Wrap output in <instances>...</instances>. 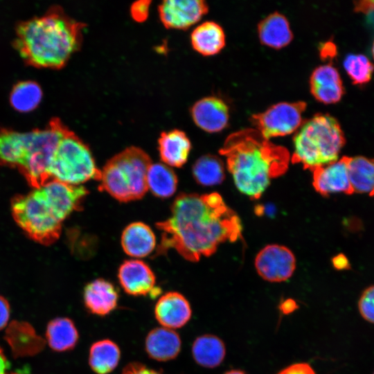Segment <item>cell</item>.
<instances>
[{"instance_id": "1", "label": "cell", "mask_w": 374, "mask_h": 374, "mask_svg": "<svg viewBox=\"0 0 374 374\" xmlns=\"http://www.w3.org/2000/svg\"><path fill=\"white\" fill-rule=\"evenodd\" d=\"M156 226L161 231L157 254L173 249L192 262L212 255L224 242L236 241L242 229L238 215L217 193H180L170 217Z\"/></svg>"}, {"instance_id": "2", "label": "cell", "mask_w": 374, "mask_h": 374, "mask_svg": "<svg viewBox=\"0 0 374 374\" xmlns=\"http://www.w3.org/2000/svg\"><path fill=\"white\" fill-rule=\"evenodd\" d=\"M85 26L53 6L44 15L18 24L13 45L26 64L60 69L80 48Z\"/></svg>"}, {"instance_id": "3", "label": "cell", "mask_w": 374, "mask_h": 374, "mask_svg": "<svg viewBox=\"0 0 374 374\" xmlns=\"http://www.w3.org/2000/svg\"><path fill=\"white\" fill-rule=\"evenodd\" d=\"M220 154L226 158L229 171L237 188L252 199H258L274 178L288 168L290 155L253 128L229 135Z\"/></svg>"}, {"instance_id": "4", "label": "cell", "mask_w": 374, "mask_h": 374, "mask_svg": "<svg viewBox=\"0 0 374 374\" xmlns=\"http://www.w3.org/2000/svg\"><path fill=\"white\" fill-rule=\"evenodd\" d=\"M69 127L57 117L43 129L19 132L0 127V165L17 169L35 188L51 180L50 166Z\"/></svg>"}, {"instance_id": "5", "label": "cell", "mask_w": 374, "mask_h": 374, "mask_svg": "<svg viewBox=\"0 0 374 374\" xmlns=\"http://www.w3.org/2000/svg\"><path fill=\"white\" fill-rule=\"evenodd\" d=\"M345 142L336 118L329 114H316L304 121L296 131L291 161L313 171L338 160Z\"/></svg>"}, {"instance_id": "6", "label": "cell", "mask_w": 374, "mask_h": 374, "mask_svg": "<svg viewBox=\"0 0 374 374\" xmlns=\"http://www.w3.org/2000/svg\"><path fill=\"white\" fill-rule=\"evenodd\" d=\"M152 163L144 150L128 147L107 161L98 188L121 202L141 199L148 190L147 173Z\"/></svg>"}, {"instance_id": "7", "label": "cell", "mask_w": 374, "mask_h": 374, "mask_svg": "<svg viewBox=\"0 0 374 374\" xmlns=\"http://www.w3.org/2000/svg\"><path fill=\"white\" fill-rule=\"evenodd\" d=\"M11 208L17 224L35 241L49 245L59 238L63 221L39 188L26 195L15 196Z\"/></svg>"}, {"instance_id": "8", "label": "cell", "mask_w": 374, "mask_h": 374, "mask_svg": "<svg viewBox=\"0 0 374 374\" xmlns=\"http://www.w3.org/2000/svg\"><path fill=\"white\" fill-rule=\"evenodd\" d=\"M49 175L51 179L81 186L91 179L99 181L101 170L98 168L89 146L69 129L57 145Z\"/></svg>"}, {"instance_id": "9", "label": "cell", "mask_w": 374, "mask_h": 374, "mask_svg": "<svg viewBox=\"0 0 374 374\" xmlns=\"http://www.w3.org/2000/svg\"><path fill=\"white\" fill-rule=\"evenodd\" d=\"M306 106L303 101L278 103L263 112L252 115L251 121L267 139L286 136L296 132L301 126Z\"/></svg>"}, {"instance_id": "10", "label": "cell", "mask_w": 374, "mask_h": 374, "mask_svg": "<svg viewBox=\"0 0 374 374\" xmlns=\"http://www.w3.org/2000/svg\"><path fill=\"white\" fill-rule=\"evenodd\" d=\"M258 274L265 280L279 283L290 278L296 268V259L287 247L269 244L259 251L255 259Z\"/></svg>"}, {"instance_id": "11", "label": "cell", "mask_w": 374, "mask_h": 374, "mask_svg": "<svg viewBox=\"0 0 374 374\" xmlns=\"http://www.w3.org/2000/svg\"><path fill=\"white\" fill-rule=\"evenodd\" d=\"M203 0H165L158 6L161 21L166 28L185 30L208 12Z\"/></svg>"}, {"instance_id": "12", "label": "cell", "mask_w": 374, "mask_h": 374, "mask_svg": "<svg viewBox=\"0 0 374 374\" xmlns=\"http://www.w3.org/2000/svg\"><path fill=\"white\" fill-rule=\"evenodd\" d=\"M118 278L123 290L130 295L156 297L160 293V289L156 287L154 272L142 260L124 261L118 269Z\"/></svg>"}, {"instance_id": "13", "label": "cell", "mask_w": 374, "mask_h": 374, "mask_svg": "<svg viewBox=\"0 0 374 374\" xmlns=\"http://www.w3.org/2000/svg\"><path fill=\"white\" fill-rule=\"evenodd\" d=\"M348 157H342L312 171L313 186L317 193L326 197L337 193L348 195L354 193L348 176Z\"/></svg>"}, {"instance_id": "14", "label": "cell", "mask_w": 374, "mask_h": 374, "mask_svg": "<svg viewBox=\"0 0 374 374\" xmlns=\"http://www.w3.org/2000/svg\"><path fill=\"white\" fill-rule=\"evenodd\" d=\"M154 312L161 326L172 330L184 326L192 316L188 301L177 292L161 295L156 303Z\"/></svg>"}, {"instance_id": "15", "label": "cell", "mask_w": 374, "mask_h": 374, "mask_svg": "<svg viewBox=\"0 0 374 374\" xmlns=\"http://www.w3.org/2000/svg\"><path fill=\"white\" fill-rule=\"evenodd\" d=\"M190 114L195 125L208 133L224 129L229 118L227 105L215 96H207L197 100L192 106Z\"/></svg>"}, {"instance_id": "16", "label": "cell", "mask_w": 374, "mask_h": 374, "mask_svg": "<svg viewBox=\"0 0 374 374\" xmlns=\"http://www.w3.org/2000/svg\"><path fill=\"white\" fill-rule=\"evenodd\" d=\"M310 87L314 98L324 104L339 102L344 93L341 76L337 69L330 64L314 69L310 75Z\"/></svg>"}, {"instance_id": "17", "label": "cell", "mask_w": 374, "mask_h": 374, "mask_svg": "<svg viewBox=\"0 0 374 374\" xmlns=\"http://www.w3.org/2000/svg\"><path fill=\"white\" fill-rule=\"evenodd\" d=\"M118 299L116 288L105 279H95L84 287V306L94 315L104 317L109 314L117 308Z\"/></svg>"}, {"instance_id": "18", "label": "cell", "mask_w": 374, "mask_h": 374, "mask_svg": "<svg viewBox=\"0 0 374 374\" xmlns=\"http://www.w3.org/2000/svg\"><path fill=\"white\" fill-rule=\"evenodd\" d=\"M181 348V338L172 329L162 326L155 328L145 337V350L147 354L158 362L174 359L179 355Z\"/></svg>"}, {"instance_id": "19", "label": "cell", "mask_w": 374, "mask_h": 374, "mask_svg": "<svg viewBox=\"0 0 374 374\" xmlns=\"http://www.w3.org/2000/svg\"><path fill=\"white\" fill-rule=\"evenodd\" d=\"M159 156L164 164L179 168L186 162L191 143L186 133L175 129L162 132L158 139Z\"/></svg>"}, {"instance_id": "20", "label": "cell", "mask_w": 374, "mask_h": 374, "mask_svg": "<svg viewBox=\"0 0 374 374\" xmlns=\"http://www.w3.org/2000/svg\"><path fill=\"white\" fill-rule=\"evenodd\" d=\"M121 245L126 254L134 258L150 255L156 246V238L152 229L145 223L136 222L123 230Z\"/></svg>"}, {"instance_id": "21", "label": "cell", "mask_w": 374, "mask_h": 374, "mask_svg": "<svg viewBox=\"0 0 374 374\" xmlns=\"http://www.w3.org/2000/svg\"><path fill=\"white\" fill-rule=\"evenodd\" d=\"M258 34L262 44L275 49L286 46L293 39L288 20L277 12L269 15L260 21Z\"/></svg>"}, {"instance_id": "22", "label": "cell", "mask_w": 374, "mask_h": 374, "mask_svg": "<svg viewBox=\"0 0 374 374\" xmlns=\"http://www.w3.org/2000/svg\"><path fill=\"white\" fill-rule=\"evenodd\" d=\"M191 45L195 51L204 56L218 53L225 45L223 28L216 22L204 21L191 33Z\"/></svg>"}, {"instance_id": "23", "label": "cell", "mask_w": 374, "mask_h": 374, "mask_svg": "<svg viewBox=\"0 0 374 374\" xmlns=\"http://www.w3.org/2000/svg\"><path fill=\"white\" fill-rule=\"evenodd\" d=\"M226 355L224 342L218 337L205 334L197 337L192 345V355L199 366L213 368L223 362Z\"/></svg>"}, {"instance_id": "24", "label": "cell", "mask_w": 374, "mask_h": 374, "mask_svg": "<svg viewBox=\"0 0 374 374\" xmlns=\"http://www.w3.org/2000/svg\"><path fill=\"white\" fill-rule=\"evenodd\" d=\"M121 350L113 341L105 339L94 342L89 352V365L96 374H109L118 366Z\"/></svg>"}, {"instance_id": "25", "label": "cell", "mask_w": 374, "mask_h": 374, "mask_svg": "<svg viewBox=\"0 0 374 374\" xmlns=\"http://www.w3.org/2000/svg\"><path fill=\"white\" fill-rule=\"evenodd\" d=\"M46 337L53 350L63 352L75 346L79 335L74 323L70 319L58 317L48 323Z\"/></svg>"}, {"instance_id": "26", "label": "cell", "mask_w": 374, "mask_h": 374, "mask_svg": "<svg viewBox=\"0 0 374 374\" xmlns=\"http://www.w3.org/2000/svg\"><path fill=\"white\" fill-rule=\"evenodd\" d=\"M348 176L354 192L374 195V160L362 156L349 157Z\"/></svg>"}, {"instance_id": "27", "label": "cell", "mask_w": 374, "mask_h": 374, "mask_svg": "<svg viewBox=\"0 0 374 374\" xmlns=\"http://www.w3.org/2000/svg\"><path fill=\"white\" fill-rule=\"evenodd\" d=\"M177 183V177L170 166L161 163L150 165L147 186L153 195L161 198L169 197L175 193Z\"/></svg>"}, {"instance_id": "28", "label": "cell", "mask_w": 374, "mask_h": 374, "mask_svg": "<svg viewBox=\"0 0 374 374\" xmlns=\"http://www.w3.org/2000/svg\"><path fill=\"white\" fill-rule=\"evenodd\" d=\"M42 98V90L34 81L26 80L17 82L10 94L11 106L20 112L34 110Z\"/></svg>"}, {"instance_id": "29", "label": "cell", "mask_w": 374, "mask_h": 374, "mask_svg": "<svg viewBox=\"0 0 374 374\" xmlns=\"http://www.w3.org/2000/svg\"><path fill=\"white\" fill-rule=\"evenodd\" d=\"M195 181L203 186H213L222 183L224 179V168L221 159L212 154L200 157L193 166Z\"/></svg>"}, {"instance_id": "30", "label": "cell", "mask_w": 374, "mask_h": 374, "mask_svg": "<svg viewBox=\"0 0 374 374\" xmlns=\"http://www.w3.org/2000/svg\"><path fill=\"white\" fill-rule=\"evenodd\" d=\"M344 69L355 84L368 83L374 71V65L365 55L349 54L344 60Z\"/></svg>"}, {"instance_id": "31", "label": "cell", "mask_w": 374, "mask_h": 374, "mask_svg": "<svg viewBox=\"0 0 374 374\" xmlns=\"http://www.w3.org/2000/svg\"><path fill=\"white\" fill-rule=\"evenodd\" d=\"M357 308L362 317L374 324V285L366 287L362 292Z\"/></svg>"}, {"instance_id": "32", "label": "cell", "mask_w": 374, "mask_h": 374, "mask_svg": "<svg viewBox=\"0 0 374 374\" xmlns=\"http://www.w3.org/2000/svg\"><path fill=\"white\" fill-rule=\"evenodd\" d=\"M151 1L140 0L134 2L130 6V15L136 22H143L149 15Z\"/></svg>"}, {"instance_id": "33", "label": "cell", "mask_w": 374, "mask_h": 374, "mask_svg": "<svg viewBox=\"0 0 374 374\" xmlns=\"http://www.w3.org/2000/svg\"><path fill=\"white\" fill-rule=\"evenodd\" d=\"M121 374H163V373L148 367L146 365L137 362L127 364L123 369Z\"/></svg>"}, {"instance_id": "34", "label": "cell", "mask_w": 374, "mask_h": 374, "mask_svg": "<svg viewBox=\"0 0 374 374\" xmlns=\"http://www.w3.org/2000/svg\"><path fill=\"white\" fill-rule=\"evenodd\" d=\"M277 374H316V373L308 363L299 362L284 368Z\"/></svg>"}, {"instance_id": "35", "label": "cell", "mask_w": 374, "mask_h": 374, "mask_svg": "<svg viewBox=\"0 0 374 374\" xmlns=\"http://www.w3.org/2000/svg\"><path fill=\"white\" fill-rule=\"evenodd\" d=\"M355 9L367 15L374 22V1L355 2Z\"/></svg>"}, {"instance_id": "36", "label": "cell", "mask_w": 374, "mask_h": 374, "mask_svg": "<svg viewBox=\"0 0 374 374\" xmlns=\"http://www.w3.org/2000/svg\"><path fill=\"white\" fill-rule=\"evenodd\" d=\"M9 317V303L5 298L0 295V330L7 325Z\"/></svg>"}, {"instance_id": "37", "label": "cell", "mask_w": 374, "mask_h": 374, "mask_svg": "<svg viewBox=\"0 0 374 374\" xmlns=\"http://www.w3.org/2000/svg\"><path fill=\"white\" fill-rule=\"evenodd\" d=\"M297 307L296 303L292 299H287L280 305V310L285 314L292 312Z\"/></svg>"}, {"instance_id": "38", "label": "cell", "mask_w": 374, "mask_h": 374, "mask_svg": "<svg viewBox=\"0 0 374 374\" xmlns=\"http://www.w3.org/2000/svg\"><path fill=\"white\" fill-rule=\"evenodd\" d=\"M334 267L337 269H343L348 267V263L343 256H337L332 260Z\"/></svg>"}, {"instance_id": "39", "label": "cell", "mask_w": 374, "mask_h": 374, "mask_svg": "<svg viewBox=\"0 0 374 374\" xmlns=\"http://www.w3.org/2000/svg\"><path fill=\"white\" fill-rule=\"evenodd\" d=\"M335 48L332 43H326L323 45V47L321 48V55L323 57L333 56Z\"/></svg>"}, {"instance_id": "40", "label": "cell", "mask_w": 374, "mask_h": 374, "mask_svg": "<svg viewBox=\"0 0 374 374\" xmlns=\"http://www.w3.org/2000/svg\"><path fill=\"white\" fill-rule=\"evenodd\" d=\"M8 362L0 347V374H6V371L8 368Z\"/></svg>"}, {"instance_id": "41", "label": "cell", "mask_w": 374, "mask_h": 374, "mask_svg": "<svg viewBox=\"0 0 374 374\" xmlns=\"http://www.w3.org/2000/svg\"><path fill=\"white\" fill-rule=\"evenodd\" d=\"M224 374H247L244 371L238 370V369H233L228 371L225 372Z\"/></svg>"}, {"instance_id": "42", "label": "cell", "mask_w": 374, "mask_h": 374, "mask_svg": "<svg viewBox=\"0 0 374 374\" xmlns=\"http://www.w3.org/2000/svg\"><path fill=\"white\" fill-rule=\"evenodd\" d=\"M372 55L374 59V41L373 42L372 48H371Z\"/></svg>"}, {"instance_id": "43", "label": "cell", "mask_w": 374, "mask_h": 374, "mask_svg": "<svg viewBox=\"0 0 374 374\" xmlns=\"http://www.w3.org/2000/svg\"><path fill=\"white\" fill-rule=\"evenodd\" d=\"M11 374H21V373H11Z\"/></svg>"}, {"instance_id": "44", "label": "cell", "mask_w": 374, "mask_h": 374, "mask_svg": "<svg viewBox=\"0 0 374 374\" xmlns=\"http://www.w3.org/2000/svg\"><path fill=\"white\" fill-rule=\"evenodd\" d=\"M373 374H374V373Z\"/></svg>"}]
</instances>
